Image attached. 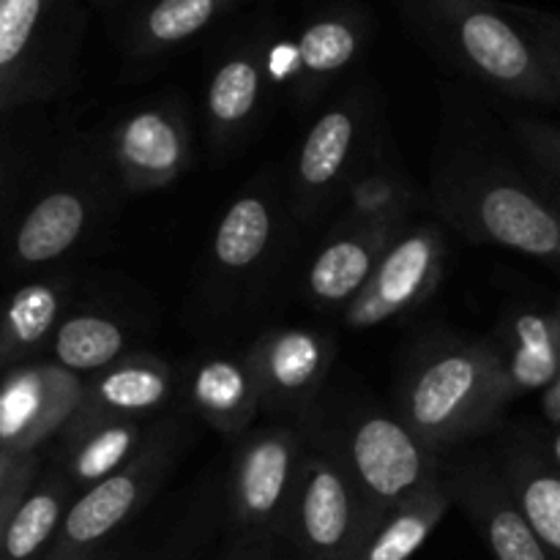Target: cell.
<instances>
[{"label": "cell", "instance_id": "cell-33", "mask_svg": "<svg viewBox=\"0 0 560 560\" xmlns=\"http://www.w3.org/2000/svg\"><path fill=\"white\" fill-rule=\"evenodd\" d=\"M25 457L27 454H11V452H3V448H0V490L9 485L11 476L16 474V468H20L22 459Z\"/></svg>", "mask_w": 560, "mask_h": 560}, {"label": "cell", "instance_id": "cell-21", "mask_svg": "<svg viewBox=\"0 0 560 560\" xmlns=\"http://www.w3.org/2000/svg\"><path fill=\"white\" fill-rule=\"evenodd\" d=\"M501 476L545 550L560 560V470L528 454H514Z\"/></svg>", "mask_w": 560, "mask_h": 560}, {"label": "cell", "instance_id": "cell-15", "mask_svg": "<svg viewBox=\"0 0 560 560\" xmlns=\"http://www.w3.org/2000/svg\"><path fill=\"white\" fill-rule=\"evenodd\" d=\"M355 142H359V118L350 109H331L315 120L295 164L299 200L317 206L337 191L348 175Z\"/></svg>", "mask_w": 560, "mask_h": 560}, {"label": "cell", "instance_id": "cell-26", "mask_svg": "<svg viewBox=\"0 0 560 560\" xmlns=\"http://www.w3.org/2000/svg\"><path fill=\"white\" fill-rule=\"evenodd\" d=\"M42 16V0H0V113L11 104V80Z\"/></svg>", "mask_w": 560, "mask_h": 560}, {"label": "cell", "instance_id": "cell-37", "mask_svg": "<svg viewBox=\"0 0 560 560\" xmlns=\"http://www.w3.org/2000/svg\"><path fill=\"white\" fill-rule=\"evenodd\" d=\"M120 560H140V558H120Z\"/></svg>", "mask_w": 560, "mask_h": 560}, {"label": "cell", "instance_id": "cell-28", "mask_svg": "<svg viewBox=\"0 0 560 560\" xmlns=\"http://www.w3.org/2000/svg\"><path fill=\"white\" fill-rule=\"evenodd\" d=\"M355 52V36L342 22H320L301 36L295 49V63L301 71L310 74H331L342 69Z\"/></svg>", "mask_w": 560, "mask_h": 560}, {"label": "cell", "instance_id": "cell-22", "mask_svg": "<svg viewBox=\"0 0 560 560\" xmlns=\"http://www.w3.org/2000/svg\"><path fill=\"white\" fill-rule=\"evenodd\" d=\"M69 512V490L49 479L27 492L16 506L0 545V560H42Z\"/></svg>", "mask_w": 560, "mask_h": 560}, {"label": "cell", "instance_id": "cell-13", "mask_svg": "<svg viewBox=\"0 0 560 560\" xmlns=\"http://www.w3.org/2000/svg\"><path fill=\"white\" fill-rule=\"evenodd\" d=\"M402 235V222H348L317 252L306 290L320 306H348Z\"/></svg>", "mask_w": 560, "mask_h": 560}, {"label": "cell", "instance_id": "cell-8", "mask_svg": "<svg viewBox=\"0 0 560 560\" xmlns=\"http://www.w3.org/2000/svg\"><path fill=\"white\" fill-rule=\"evenodd\" d=\"M85 394L80 375L60 364H33L0 381V448L33 454L38 443L63 432Z\"/></svg>", "mask_w": 560, "mask_h": 560}, {"label": "cell", "instance_id": "cell-3", "mask_svg": "<svg viewBox=\"0 0 560 560\" xmlns=\"http://www.w3.org/2000/svg\"><path fill=\"white\" fill-rule=\"evenodd\" d=\"M173 435L170 427L153 432L137 457L109 479L88 487L69 506L52 545L42 560H93L162 487L173 468Z\"/></svg>", "mask_w": 560, "mask_h": 560}, {"label": "cell", "instance_id": "cell-23", "mask_svg": "<svg viewBox=\"0 0 560 560\" xmlns=\"http://www.w3.org/2000/svg\"><path fill=\"white\" fill-rule=\"evenodd\" d=\"M69 479L80 487H93L137 457L142 448V430L137 421H115L69 438Z\"/></svg>", "mask_w": 560, "mask_h": 560}, {"label": "cell", "instance_id": "cell-18", "mask_svg": "<svg viewBox=\"0 0 560 560\" xmlns=\"http://www.w3.org/2000/svg\"><path fill=\"white\" fill-rule=\"evenodd\" d=\"M88 206L77 191L58 189L36 202L14 235V255L25 266H42L66 255L80 241Z\"/></svg>", "mask_w": 560, "mask_h": 560}, {"label": "cell", "instance_id": "cell-24", "mask_svg": "<svg viewBox=\"0 0 560 560\" xmlns=\"http://www.w3.org/2000/svg\"><path fill=\"white\" fill-rule=\"evenodd\" d=\"M52 353L63 370L104 372L118 364L126 353V334L115 320L102 315H77L58 326Z\"/></svg>", "mask_w": 560, "mask_h": 560}, {"label": "cell", "instance_id": "cell-5", "mask_svg": "<svg viewBox=\"0 0 560 560\" xmlns=\"http://www.w3.org/2000/svg\"><path fill=\"white\" fill-rule=\"evenodd\" d=\"M438 200L443 213L470 238L534 257H560V217L512 180L470 178L446 184Z\"/></svg>", "mask_w": 560, "mask_h": 560}, {"label": "cell", "instance_id": "cell-6", "mask_svg": "<svg viewBox=\"0 0 560 560\" xmlns=\"http://www.w3.org/2000/svg\"><path fill=\"white\" fill-rule=\"evenodd\" d=\"M366 536L359 498L328 452H310L284 547L293 560H361Z\"/></svg>", "mask_w": 560, "mask_h": 560}, {"label": "cell", "instance_id": "cell-1", "mask_svg": "<svg viewBox=\"0 0 560 560\" xmlns=\"http://www.w3.org/2000/svg\"><path fill=\"white\" fill-rule=\"evenodd\" d=\"M509 399L498 350L452 342L432 348L413 366L399 419L430 452H441L487 430Z\"/></svg>", "mask_w": 560, "mask_h": 560}, {"label": "cell", "instance_id": "cell-31", "mask_svg": "<svg viewBox=\"0 0 560 560\" xmlns=\"http://www.w3.org/2000/svg\"><path fill=\"white\" fill-rule=\"evenodd\" d=\"M517 137L528 145L530 156L539 159L552 175L560 178V131L541 124H520Z\"/></svg>", "mask_w": 560, "mask_h": 560}, {"label": "cell", "instance_id": "cell-29", "mask_svg": "<svg viewBox=\"0 0 560 560\" xmlns=\"http://www.w3.org/2000/svg\"><path fill=\"white\" fill-rule=\"evenodd\" d=\"M213 14V0H162L148 16L153 42L173 44L200 31Z\"/></svg>", "mask_w": 560, "mask_h": 560}, {"label": "cell", "instance_id": "cell-14", "mask_svg": "<svg viewBox=\"0 0 560 560\" xmlns=\"http://www.w3.org/2000/svg\"><path fill=\"white\" fill-rule=\"evenodd\" d=\"M191 402L197 413L222 435H241L262 408V394L249 361L208 359L191 377Z\"/></svg>", "mask_w": 560, "mask_h": 560}, {"label": "cell", "instance_id": "cell-32", "mask_svg": "<svg viewBox=\"0 0 560 560\" xmlns=\"http://www.w3.org/2000/svg\"><path fill=\"white\" fill-rule=\"evenodd\" d=\"M284 541L268 534H233L222 560H279Z\"/></svg>", "mask_w": 560, "mask_h": 560}, {"label": "cell", "instance_id": "cell-27", "mask_svg": "<svg viewBox=\"0 0 560 560\" xmlns=\"http://www.w3.org/2000/svg\"><path fill=\"white\" fill-rule=\"evenodd\" d=\"M410 195L388 173H366L350 186V222H405Z\"/></svg>", "mask_w": 560, "mask_h": 560}, {"label": "cell", "instance_id": "cell-30", "mask_svg": "<svg viewBox=\"0 0 560 560\" xmlns=\"http://www.w3.org/2000/svg\"><path fill=\"white\" fill-rule=\"evenodd\" d=\"M36 470H38V459L33 457V454H27V457L22 459L20 468H16V474L11 476L9 485L0 490V545H3V534L5 528H9L11 517H14L16 506H20L22 498L31 492L33 481H36Z\"/></svg>", "mask_w": 560, "mask_h": 560}, {"label": "cell", "instance_id": "cell-12", "mask_svg": "<svg viewBox=\"0 0 560 560\" xmlns=\"http://www.w3.org/2000/svg\"><path fill=\"white\" fill-rule=\"evenodd\" d=\"M191 142L186 120L173 109H142L115 131V164L131 191L167 186L186 170Z\"/></svg>", "mask_w": 560, "mask_h": 560}, {"label": "cell", "instance_id": "cell-11", "mask_svg": "<svg viewBox=\"0 0 560 560\" xmlns=\"http://www.w3.org/2000/svg\"><path fill=\"white\" fill-rule=\"evenodd\" d=\"M452 501L468 512L495 560H552L520 512L501 474L487 465H459L443 476Z\"/></svg>", "mask_w": 560, "mask_h": 560}, {"label": "cell", "instance_id": "cell-25", "mask_svg": "<svg viewBox=\"0 0 560 560\" xmlns=\"http://www.w3.org/2000/svg\"><path fill=\"white\" fill-rule=\"evenodd\" d=\"M262 77L252 60L235 58L217 71L208 88V124L213 137L233 140L249 129L260 107Z\"/></svg>", "mask_w": 560, "mask_h": 560}, {"label": "cell", "instance_id": "cell-20", "mask_svg": "<svg viewBox=\"0 0 560 560\" xmlns=\"http://www.w3.org/2000/svg\"><path fill=\"white\" fill-rule=\"evenodd\" d=\"M63 295L55 284L33 282L16 290L0 312V364L42 348L58 331Z\"/></svg>", "mask_w": 560, "mask_h": 560}, {"label": "cell", "instance_id": "cell-7", "mask_svg": "<svg viewBox=\"0 0 560 560\" xmlns=\"http://www.w3.org/2000/svg\"><path fill=\"white\" fill-rule=\"evenodd\" d=\"M446 244L435 224H421L394 241L359 295L345 306L350 328L381 326L388 317L419 306L438 288Z\"/></svg>", "mask_w": 560, "mask_h": 560}, {"label": "cell", "instance_id": "cell-16", "mask_svg": "<svg viewBox=\"0 0 560 560\" xmlns=\"http://www.w3.org/2000/svg\"><path fill=\"white\" fill-rule=\"evenodd\" d=\"M501 355L509 397L550 388L560 377V312L514 317L506 328Z\"/></svg>", "mask_w": 560, "mask_h": 560}, {"label": "cell", "instance_id": "cell-36", "mask_svg": "<svg viewBox=\"0 0 560 560\" xmlns=\"http://www.w3.org/2000/svg\"><path fill=\"white\" fill-rule=\"evenodd\" d=\"M556 457H558V463H560V438L556 441Z\"/></svg>", "mask_w": 560, "mask_h": 560}, {"label": "cell", "instance_id": "cell-35", "mask_svg": "<svg viewBox=\"0 0 560 560\" xmlns=\"http://www.w3.org/2000/svg\"><path fill=\"white\" fill-rule=\"evenodd\" d=\"M550 77H552V82H556V85H558V93H560V49L556 52V63H552Z\"/></svg>", "mask_w": 560, "mask_h": 560}, {"label": "cell", "instance_id": "cell-10", "mask_svg": "<svg viewBox=\"0 0 560 560\" xmlns=\"http://www.w3.org/2000/svg\"><path fill=\"white\" fill-rule=\"evenodd\" d=\"M173 370L162 359L148 353L124 355L118 364L98 372L96 381L85 386L74 419L66 427V438L115 421H140L156 413L173 397Z\"/></svg>", "mask_w": 560, "mask_h": 560}, {"label": "cell", "instance_id": "cell-17", "mask_svg": "<svg viewBox=\"0 0 560 560\" xmlns=\"http://www.w3.org/2000/svg\"><path fill=\"white\" fill-rule=\"evenodd\" d=\"M452 503V492H448L441 474V479L430 481L419 492L405 498L399 506H394L381 520V525L372 530L370 541L361 552V560H408L430 539V534L446 517Z\"/></svg>", "mask_w": 560, "mask_h": 560}, {"label": "cell", "instance_id": "cell-4", "mask_svg": "<svg viewBox=\"0 0 560 560\" xmlns=\"http://www.w3.org/2000/svg\"><path fill=\"white\" fill-rule=\"evenodd\" d=\"M306 454L288 427L249 432L233 452L228 509L233 534H268L284 541Z\"/></svg>", "mask_w": 560, "mask_h": 560}, {"label": "cell", "instance_id": "cell-2", "mask_svg": "<svg viewBox=\"0 0 560 560\" xmlns=\"http://www.w3.org/2000/svg\"><path fill=\"white\" fill-rule=\"evenodd\" d=\"M326 452L337 459L359 498L366 541L394 506L441 479L435 452H430L402 419L381 410L350 416L337 435H331Z\"/></svg>", "mask_w": 560, "mask_h": 560}, {"label": "cell", "instance_id": "cell-34", "mask_svg": "<svg viewBox=\"0 0 560 560\" xmlns=\"http://www.w3.org/2000/svg\"><path fill=\"white\" fill-rule=\"evenodd\" d=\"M545 413L560 424V377L545 392Z\"/></svg>", "mask_w": 560, "mask_h": 560}, {"label": "cell", "instance_id": "cell-9", "mask_svg": "<svg viewBox=\"0 0 560 560\" xmlns=\"http://www.w3.org/2000/svg\"><path fill=\"white\" fill-rule=\"evenodd\" d=\"M334 348L323 334L306 328H277L246 353L262 408L273 413H304L320 392Z\"/></svg>", "mask_w": 560, "mask_h": 560}, {"label": "cell", "instance_id": "cell-19", "mask_svg": "<svg viewBox=\"0 0 560 560\" xmlns=\"http://www.w3.org/2000/svg\"><path fill=\"white\" fill-rule=\"evenodd\" d=\"M273 208L266 195L238 197L230 202L213 235V262L228 273H241L255 268L266 257L273 241Z\"/></svg>", "mask_w": 560, "mask_h": 560}]
</instances>
